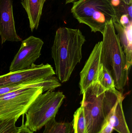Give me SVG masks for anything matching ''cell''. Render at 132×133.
I'll return each instance as SVG.
<instances>
[{
	"label": "cell",
	"mask_w": 132,
	"mask_h": 133,
	"mask_svg": "<svg viewBox=\"0 0 132 133\" xmlns=\"http://www.w3.org/2000/svg\"><path fill=\"white\" fill-rule=\"evenodd\" d=\"M43 44L41 39L33 36L22 41L19 50L11 63L9 72L30 68L41 55Z\"/></svg>",
	"instance_id": "8"
},
{
	"label": "cell",
	"mask_w": 132,
	"mask_h": 133,
	"mask_svg": "<svg viewBox=\"0 0 132 133\" xmlns=\"http://www.w3.org/2000/svg\"><path fill=\"white\" fill-rule=\"evenodd\" d=\"M61 86L57 77L53 76L45 80H35L27 83L0 87V96L25 88L42 87L45 91H53Z\"/></svg>",
	"instance_id": "11"
},
{
	"label": "cell",
	"mask_w": 132,
	"mask_h": 133,
	"mask_svg": "<svg viewBox=\"0 0 132 133\" xmlns=\"http://www.w3.org/2000/svg\"><path fill=\"white\" fill-rule=\"evenodd\" d=\"M17 120H0V133H16L18 128L16 127Z\"/></svg>",
	"instance_id": "19"
},
{
	"label": "cell",
	"mask_w": 132,
	"mask_h": 133,
	"mask_svg": "<svg viewBox=\"0 0 132 133\" xmlns=\"http://www.w3.org/2000/svg\"><path fill=\"white\" fill-rule=\"evenodd\" d=\"M74 133H86V122L81 107L78 108L73 115V122Z\"/></svg>",
	"instance_id": "18"
},
{
	"label": "cell",
	"mask_w": 132,
	"mask_h": 133,
	"mask_svg": "<svg viewBox=\"0 0 132 133\" xmlns=\"http://www.w3.org/2000/svg\"><path fill=\"white\" fill-rule=\"evenodd\" d=\"M65 98L60 91H47L40 94L26 112V126L33 132L42 129L49 120L56 118Z\"/></svg>",
	"instance_id": "5"
},
{
	"label": "cell",
	"mask_w": 132,
	"mask_h": 133,
	"mask_svg": "<svg viewBox=\"0 0 132 133\" xmlns=\"http://www.w3.org/2000/svg\"><path fill=\"white\" fill-rule=\"evenodd\" d=\"M42 133H74L73 123L71 122H59L53 118L44 126Z\"/></svg>",
	"instance_id": "15"
},
{
	"label": "cell",
	"mask_w": 132,
	"mask_h": 133,
	"mask_svg": "<svg viewBox=\"0 0 132 133\" xmlns=\"http://www.w3.org/2000/svg\"><path fill=\"white\" fill-rule=\"evenodd\" d=\"M0 36L2 44L6 41H22L15 29L13 0H0Z\"/></svg>",
	"instance_id": "10"
},
{
	"label": "cell",
	"mask_w": 132,
	"mask_h": 133,
	"mask_svg": "<svg viewBox=\"0 0 132 133\" xmlns=\"http://www.w3.org/2000/svg\"><path fill=\"white\" fill-rule=\"evenodd\" d=\"M45 92L42 87L25 88L0 96V120H18L33 101Z\"/></svg>",
	"instance_id": "6"
},
{
	"label": "cell",
	"mask_w": 132,
	"mask_h": 133,
	"mask_svg": "<svg viewBox=\"0 0 132 133\" xmlns=\"http://www.w3.org/2000/svg\"><path fill=\"white\" fill-rule=\"evenodd\" d=\"M46 0H21V4L25 9L29 21L32 32L37 29L39 25L43 8Z\"/></svg>",
	"instance_id": "13"
},
{
	"label": "cell",
	"mask_w": 132,
	"mask_h": 133,
	"mask_svg": "<svg viewBox=\"0 0 132 133\" xmlns=\"http://www.w3.org/2000/svg\"><path fill=\"white\" fill-rule=\"evenodd\" d=\"M85 37L79 29L60 27L57 30L51 55L57 79L61 83L69 79L82 58V47Z\"/></svg>",
	"instance_id": "1"
},
{
	"label": "cell",
	"mask_w": 132,
	"mask_h": 133,
	"mask_svg": "<svg viewBox=\"0 0 132 133\" xmlns=\"http://www.w3.org/2000/svg\"><path fill=\"white\" fill-rule=\"evenodd\" d=\"M97 81L106 90L116 89L113 78L102 64L99 70Z\"/></svg>",
	"instance_id": "17"
},
{
	"label": "cell",
	"mask_w": 132,
	"mask_h": 133,
	"mask_svg": "<svg viewBox=\"0 0 132 133\" xmlns=\"http://www.w3.org/2000/svg\"><path fill=\"white\" fill-rule=\"evenodd\" d=\"M122 48L127 60V68L129 71L132 64V24L123 26L117 22H113Z\"/></svg>",
	"instance_id": "12"
},
{
	"label": "cell",
	"mask_w": 132,
	"mask_h": 133,
	"mask_svg": "<svg viewBox=\"0 0 132 133\" xmlns=\"http://www.w3.org/2000/svg\"><path fill=\"white\" fill-rule=\"evenodd\" d=\"M102 41L96 44L80 73L79 87L81 94L91 85L97 82L98 76L101 66V53Z\"/></svg>",
	"instance_id": "9"
},
{
	"label": "cell",
	"mask_w": 132,
	"mask_h": 133,
	"mask_svg": "<svg viewBox=\"0 0 132 133\" xmlns=\"http://www.w3.org/2000/svg\"><path fill=\"white\" fill-rule=\"evenodd\" d=\"M56 74L49 64H33L30 68L0 76V87L27 83L35 80H45Z\"/></svg>",
	"instance_id": "7"
},
{
	"label": "cell",
	"mask_w": 132,
	"mask_h": 133,
	"mask_svg": "<svg viewBox=\"0 0 132 133\" xmlns=\"http://www.w3.org/2000/svg\"><path fill=\"white\" fill-rule=\"evenodd\" d=\"M102 35V64L113 78L115 88L121 92L128 80L129 71L127 68L126 57L120 44L113 21L106 25Z\"/></svg>",
	"instance_id": "3"
},
{
	"label": "cell",
	"mask_w": 132,
	"mask_h": 133,
	"mask_svg": "<svg viewBox=\"0 0 132 133\" xmlns=\"http://www.w3.org/2000/svg\"><path fill=\"white\" fill-rule=\"evenodd\" d=\"M24 116L22 115V124L20 127L18 128V130L16 133H34L28 129L25 124L24 122Z\"/></svg>",
	"instance_id": "20"
},
{
	"label": "cell",
	"mask_w": 132,
	"mask_h": 133,
	"mask_svg": "<svg viewBox=\"0 0 132 133\" xmlns=\"http://www.w3.org/2000/svg\"><path fill=\"white\" fill-rule=\"evenodd\" d=\"M114 12L116 21L119 22L122 16L128 15L132 18V4L128 5L122 0H107Z\"/></svg>",
	"instance_id": "16"
},
{
	"label": "cell",
	"mask_w": 132,
	"mask_h": 133,
	"mask_svg": "<svg viewBox=\"0 0 132 133\" xmlns=\"http://www.w3.org/2000/svg\"><path fill=\"white\" fill-rule=\"evenodd\" d=\"M71 9L74 17L80 23L88 26L94 32L103 34L106 25L116 21L114 12L107 0H77Z\"/></svg>",
	"instance_id": "4"
},
{
	"label": "cell",
	"mask_w": 132,
	"mask_h": 133,
	"mask_svg": "<svg viewBox=\"0 0 132 133\" xmlns=\"http://www.w3.org/2000/svg\"><path fill=\"white\" fill-rule=\"evenodd\" d=\"M76 1H77V0H66V4H69V3H73V2Z\"/></svg>",
	"instance_id": "22"
},
{
	"label": "cell",
	"mask_w": 132,
	"mask_h": 133,
	"mask_svg": "<svg viewBox=\"0 0 132 133\" xmlns=\"http://www.w3.org/2000/svg\"><path fill=\"white\" fill-rule=\"evenodd\" d=\"M123 1L128 5H130L132 4V0H122Z\"/></svg>",
	"instance_id": "21"
},
{
	"label": "cell",
	"mask_w": 132,
	"mask_h": 133,
	"mask_svg": "<svg viewBox=\"0 0 132 133\" xmlns=\"http://www.w3.org/2000/svg\"><path fill=\"white\" fill-rule=\"evenodd\" d=\"M82 95L81 107L86 122V133H101L108 123L114 106L123 95L116 89L106 90L97 81Z\"/></svg>",
	"instance_id": "2"
},
{
	"label": "cell",
	"mask_w": 132,
	"mask_h": 133,
	"mask_svg": "<svg viewBox=\"0 0 132 133\" xmlns=\"http://www.w3.org/2000/svg\"><path fill=\"white\" fill-rule=\"evenodd\" d=\"M123 95L119 99L109 115L108 122L112 125L113 130L119 133H131L126 122L123 110Z\"/></svg>",
	"instance_id": "14"
}]
</instances>
